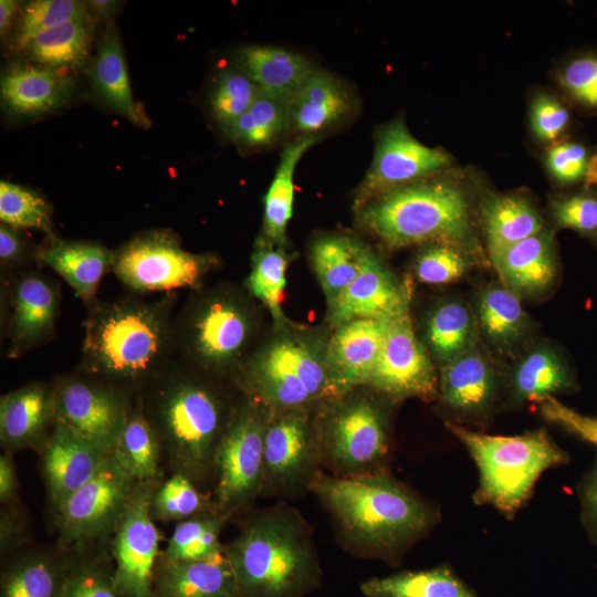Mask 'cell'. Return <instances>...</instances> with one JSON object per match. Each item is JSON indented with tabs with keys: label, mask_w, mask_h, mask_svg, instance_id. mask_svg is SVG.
<instances>
[{
	"label": "cell",
	"mask_w": 597,
	"mask_h": 597,
	"mask_svg": "<svg viewBox=\"0 0 597 597\" xmlns=\"http://www.w3.org/2000/svg\"><path fill=\"white\" fill-rule=\"evenodd\" d=\"M224 379L175 359L137 394L167 475L180 473L211 494L218 449L244 397Z\"/></svg>",
	"instance_id": "6da1fadb"
},
{
	"label": "cell",
	"mask_w": 597,
	"mask_h": 597,
	"mask_svg": "<svg viewBox=\"0 0 597 597\" xmlns=\"http://www.w3.org/2000/svg\"><path fill=\"white\" fill-rule=\"evenodd\" d=\"M331 517L341 547L396 564L437 522L432 506L387 471L354 478L324 472L311 486Z\"/></svg>",
	"instance_id": "7a4b0ae2"
},
{
	"label": "cell",
	"mask_w": 597,
	"mask_h": 597,
	"mask_svg": "<svg viewBox=\"0 0 597 597\" xmlns=\"http://www.w3.org/2000/svg\"><path fill=\"white\" fill-rule=\"evenodd\" d=\"M176 296L172 292L156 301L128 295L96 300L87 307L75 371L140 392L176 359Z\"/></svg>",
	"instance_id": "3957f363"
},
{
	"label": "cell",
	"mask_w": 597,
	"mask_h": 597,
	"mask_svg": "<svg viewBox=\"0 0 597 597\" xmlns=\"http://www.w3.org/2000/svg\"><path fill=\"white\" fill-rule=\"evenodd\" d=\"M224 555L242 597H306L323 583L313 528L285 501L251 510Z\"/></svg>",
	"instance_id": "277c9868"
},
{
	"label": "cell",
	"mask_w": 597,
	"mask_h": 597,
	"mask_svg": "<svg viewBox=\"0 0 597 597\" xmlns=\"http://www.w3.org/2000/svg\"><path fill=\"white\" fill-rule=\"evenodd\" d=\"M357 219L391 249L428 241L459 248L471 238L467 197L449 181L413 182L390 190L358 209Z\"/></svg>",
	"instance_id": "5b68a950"
},
{
	"label": "cell",
	"mask_w": 597,
	"mask_h": 597,
	"mask_svg": "<svg viewBox=\"0 0 597 597\" xmlns=\"http://www.w3.org/2000/svg\"><path fill=\"white\" fill-rule=\"evenodd\" d=\"M447 427L479 469L476 501L491 504L509 517L530 498L545 470L567 461L566 453L544 430L506 437L475 432L453 422H447Z\"/></svg>",
	"instance_id": "8992f818"
},
{
	"label": "cell",
	"mask_w": 597,
	"mask_h": 597,
	"mask_svg": "<svg viewBox=\"0 0 597 597\" xmlns=\"http://www.w3.org/2000/svg\"><path fill=\"white\" fill-rule=\"evenodd\" d=\"M359 388L325 400L313 411L322 469L339 478L386 471L390 450L387 411Z\"/></svg>",
	"instance_id": "52a82bcc"
},
{
	"label": "cell",
	"mask_w": 597,
	"mask_h": 597,
	"mask_svg": "<svg viewBox=\"0 0 597 597\" xmlns=\"http://www.w3.org/2000/svg\"><path fill=\"white\" fill-rule=\"evenodd\" d=\"M254 331L245 300L229 287L189 300L175 318L176 359L208 374L234 378Z\"/></svg>",
	"instance_id": "ba28073f"
},
{
	"label": "cell",
	"mask_w": 597,
	"mask_h": 597,
	"mask_svg": "<svg viewBox=\"0 0 597 597\" xmlns=\"http://www.w3.org/2000/svg\"><path fill=\"white\" fill-rule=\"evenodd\" d=\"M235 379L245 395L270 410L315 408L337 397L325 354L289 336L269 343L243 363Z\"/></svg>",
	"instance_id": "9c48e42d"
},
{
	"label": "cell",
	"mask_w": 597,
	"mask_h": 597,
	"mask_svg": "<svg viewBox=\"0 0 597 597\" xmlns=\"http://www.w3.org/2000/svg\"><path fill=\"white\" fill-rule=\"evenodd\" d=\"M268 416V407L244 394L218 449L212 498L230 520L250 512L260 498Z\"/></svg>",
	"instance_id": "30bf717a"
},
{
	"label": "cell",
	"mask_w": 597,
	"mask_h": 597,
	"mask_svg": "<svg viewBox=\"0 0 597 597\" xmlns=\"http://www.w3.org/2000/svg\"><path fill=\"white\" fill-rule=\"evenodd\" d=\"M137 481L112 455L94 478L52 515L64 553L108 548Z\"/></svg>",
	"instance_id": "8fae6325"
},
{
	"label": "cell",
	"mask_w": 597,
	"mask_h": 597,
	"mask_svg": "<svg viewBox=\"0 0 597 597\" xmlns=\"http://www.w3.org/2000/svg\"><path fill=\"white\" fill-rule=\"evenodd\" d=\"M217 256L185 250L171 231L158 229L135 235L115 251L112 271L132 292L172 293L199 290L218 264Z\"/></svg>",
	"instance_id": "7c38bea8"
},
{
	"label": "cell",
	"mask_w": 597,
	"mask_h": 597,
	"mask_svg": "<svg viewBox=\"0 0 597 597\" xmlns=\"http://www.w3.org/2000/svg\"><path fill=\"white\" fill-rule=\"evenodd\" d=\"M313 411L314 408L269 409L260 498L285 501L311 492L313 481L323 470Z\"/></svg>",
	"instance_id": "4fadbf2b"
},
{
	"label": "cell",
	"mask_w": 597,
	"mask_h": 597,
	"mask_svg": "<svg viewBox=\"0 0 597 597\" xmlns=\"http://www.w3.org/2000/svg\"><path fill=\"white\" fill-rule=\"evenodd\" d=\"M53 381L55 420L113 455L136 395L77 371Z\"/></svg>",
	"instance_id": "5bb4252c"
},
{
	"label": "cell",
	"mask_w": 597,
	"mask_h": 597,
	"mask_svg": "<svg viewBox=\"0 0 597 597\" xmlns=\"http://www.w3.org/2000/svg\"><path fill=\"white\" fill-rule=\"evenodd\" d=\"M163 480L137 482L108 544L116 588L125 597H156L155 576L163 534L150 502Z\"/></svg>",
	"instance_id": "9a60e30c"
},
{
	"label": "cell",
	"mask_w": 597,
	"mask_h": 597,
	"mask_svg": "<svg viewBox=\"0 0 597 597\" xmlns=\"http://www.w3.org/2000/svg\"><path fill=\"white\" fill-rule=\"evenodd\" d=\"M2 286V333L6 357L18 358L55 337L60 285L35 271L8 274Z\"/></svg>",
	"instance_id": "2e32d148"
},
{
	"label": "cell",
	"mask_w": 597,
	"mask_h": 597,
	"mask_svg": "<svg viewBox=\"0 0 597 597\" xmlns=\"http://www.w3.org/2000/svg\"><path fill=\"white\" fill-rule=\"evenodd\" d=\"M450 163L446 151L421 144L402 119H395L377 133L374 158L356 190L354 208L357 211L373 199L417 182Z\"/></svg>",
	"instance_id": "e0dca14e"
},
{
	"label": "cell",
	"mask_w": 597,
	"mask_h": 597,
	"mask_svg": "<svg viewBox=\"0 0 597 597\" xmlns=\"http://www.w3.org/2000/svg\"><path fill=\"white\" fill-rule=\"evenodd\" d=\"M367 387L390 401L437 394L433 365L418 341L409 313L392 320Z\"/></svg>",
	"instance_id": "ac0fdd59"
},
{
	"label": "cell",
	"mask_w": 597,
	"mask_h": 597,
	"mask_svg": "<svg viewBox=\"0 0 597 597\" xmlns=\"http://www.w3.org/2000/svg\"><path fill=\"white\" fill-rule=\"evenodd\" d=\"M39 454L51 515L112 457L56 420Z\"/></svg>",
	"instance_id": "d6986e66"
},
{
	"label": "cell",
	"mask_w": 597,
	"mask_h": 597,
	"mask_svg": "<svg viewBox=\"0 0 597 597\" xmlns=\"http://www.w3.org/2000/svg\"><path fill=\"white\" fill-rule=\"evenodd\" d=\"M411 289L369 250L357 277L328 307L333 327L362 318L392 321L407 313Z\"/></svg>",
	"instance_id": "ffe728a7"
},
{
	"label": "cell",
	"mask_w": 597,
	"mask_h": 597,
	"mask_svg": "<svg viewBox=\"0 0 597 597\" xmlns=\"http://www.w3.org/2000/svg\"><path fill=\"white\" fill-rule=\"evenodd\" d=\"M390 322L362 318L336 327L325 350V363L337 396L368 385Z\"/></svg>",
	"instance_id": "44dd1931"
},
{
	"label": "cell",
	"mask_w": 597,
	"mask_h": 597,
	"mask_svg": "<svg viewBox=\"0 0 597 597\" xmlns=\"http://www.w3.org/2000/svg\"><path fill=\"white\" fill-rule=\"evenodd\" d=\"M55 423L54 381H30L0 398V444L3 451L40 452Z\"/></svg>",
	"instance_id": "7402d4cb"
},
{
	"label": "cell",
	"mask_w": 597,
	"mask_h": 597,
	"mask_svg": "<svg viewBox=\"0 0 597 597\" xmlns=\"http://www.w3.org/2000/svg\"><path fill=\"white\" fill-rule=\"evenodd\" d=\"M69 555L55 544H31L4 558L0 597H62Z\"/></svg>",
	"instance_id": "603a6c76"
},
{
	"label": "cell",
	"mask_w": 597,
	"mask_h": 597,
	"mask_svg": "<svg viewBox=\"0 0 597 597\" xmlns=\"http://www.w3.org/2000/svg\"><path fill=\"white\" fill-rule=\"evenodd\" d=\"M156 597H242L223 554L207 559L165 561L159 557Z\"/></svg>",
	"instance_id": "cb8c5ba5"
},
{
	"label": "cell",
	"mask_w": 597,
	"mask_h": 597,
	"mask_svg": "<svg viewBox=\"0 0 597 597\" xmlns=\"http://www.w3.org/2000/svg\"><path fill=\"white\" fill-rule=\"evenodd\" d=\"M38 260L60 274L77 297L91 306L104 274L112 271L115 251L87 241L63 240L49 235L48 243L38 252Z\"/></svg>",
	"instance_id": "d4e9b609"
},
{
	"label": "cell",
	"mask_w": 597,
	"mask_h": 597,
	"mask_svg": "<svg viewBox=\"0 0 597 597\" xmlns=\"http://www.w3.org/2000/svg\"><path fill=\"white\" fill-rule=\"evenodd\" d=\"M504 286L517 296H536L555 282L556 254L552 235L541 231L491 256Z\"/></svg>",
	"instance_id": "484cf974"
},
{
	"label": "cell",
	"mask_w": 597,
	"mask_h": 597,
	"mask_svg": "<svg viewBox=\"0 0 597 597\" xmlns=\"http://www.w3.org/2000/svg\"><path fill=\"white\" fill-rule=\"evenodd\" d=\"M71 85L59 69L41 64L17 65L1 77V104L19 116L48 113L65 104Z\"/></svg>",
	"instance_id": "4316f807"
},
{
	"label": "cell",
	"mask_w": 597,
	"mask_h": 597,
	"mask_svg": "<svg viewBox=\"0 0 597 597\" xmlns=\"http://www.w3.org/2000/svg\"><path fill=\"white\" fill-rule=\"evenodd\" d=\"M352 108L347 88L333 74L316 69L290 101V127L315 136L341 122Z\"/></svg>",
	"instance_id": "83f0119b"
},
{
	"label": "cell",
	"mask_w": 597,
	"mask_h": 597,
	"mask_svg": "<svg viewBox=\"0 0 597 597\" xmlns=\"http://www.w3.org/2000/svg\"><path fill=\"white\" fill-rule=\"evenodd\" d=\"M237 62L263 93L289 102L316 70L305 56L269 45L242 48Z\"/></svg>",
	"instance_id": "f1b7e54d"
},
{
	"label": "cell",
	"mask_w": 597,
	"mask_h": 597,
	"mask_svg": "<svg viewBox=\"0 0 597 597\" xmlns=\"http://www.w3.org/2000/svg\"><path fill=\"white\" fill-rule=\"evenodd\" d=\"M95 94L111 109L139 126L148 119L134 101L117 28L108 24L90 67Z\"/></svg>",
	"instance_id": "f546056e"
},
{
	"label": "cell",
	"mask_w": 597,
	"mask_h": 597,
	"mask_svg": "<svg viewBox=\"0 0 597 597\" xmlns=\"http://www.w3.org/2000/svg\"><path fill=\"white\" fill-rule=\"evenodd\" d=\"M496 389L493 369L485 357L469 349L444 364L442 402L459 412L479 413L492 402Z\"/></svg>",
	"instance_id": "4dcf8cb0"
},
{
	"label": "cell",
	"mask_w": 597,
	"mask_h": 597,
	"mask_svg": "<svg viewBox=\"0 0 597 597\" xmlns=\"http://www.w3.org/2000/svg\"><path fill=\"white\" fill-rule=\"evenodd\" d=\"M370 249L362 241L342 234L317 238L311 245V262L328 307L359 274Z\"/></svg>",
	"instance_id": "1f68e13d"
},
{
	"label": "cell",
	"mask_w": 597,
	"mask_h": 597,
	"mask_svg": "<svg viewBox=\"0 0 597 597\" xmlns=\"http://www.w3.org/2000/svg\"><path fill=\"white\" fill-rule=\"evenodd\" d=\"M482 220L490 256L542 231L543 221L533 203L516 195L484 200Z\"/></svg>",
	"instance_id": "d6a6232c"
},
{
	"label": "cell",
	"mask_w": 597,
	"mask_h": 597,
	"mask_svg": "<svg viewBox=\"0 0 597 597\" xmlns=\"http://www.w3.org/2000/svg\"><path fill=\"white\" fill-rule=\"evenodd\" d=\"M365 597H478L449 566L373 577L359 586Z\"/></svg>",
	"instance_id": "836d02e7"
},
{
	"label": "cell",
	"mask_w": 597,
	"mask_h": 597,
	"mask_svg": "<svg viewBox=\"0 0 597 597\" xmlns=\"http://www.w3.org/2000/svg\"><path fill=\"white\" fill-rule=\"evenodd\" d=\"M315 137L300 136L287 144L281 154L277 169L264 197L263 244L280 247L285 242L286 227L293 210L294 171L306 150L316 143Z\"/></svg>",
	"instance_id": "e575fe53"
},
{
	"label": "cell",
	"mask_w": 597,
	"mask_h": 597,
	"mask_svg": "<svg viewBox=\"0 0 597 597\" xmlns=\"http://www.w3.org/2000/svg\"><path fill=\"white\" fill-rule=\"evenodd\" d=\"M113 457L137 482L167 476L158 437L144 415L137 395Z\"/></svg>",
	"instance_id": "d590c367"
},
{
	"label": "cell",
	"mask_w": 597,
	"mask_h": 597,
	"mask_svg": "<svg viewBox=\"0 0 597 597\" xmlns=\"http://www.w3.org/2000/svg\"><path fill=\"white\" fill-rule=\"evenodd\" d=\"M230 519L219 511H208L176 523L160 557L165 561H197L221 555L220 534Z\"/></svg>",
	"instance_id": "8d00e7d4"
},
{
	"label": "cell",
	"mask_w": 597,
	"mask_h": 597,
	"mask_svg": "<svg viewBox=\"0 0 597 597\" xmlns=\"http://www.w3.org/2000/svg\"><path fill=\"white\" fill-rule=\"evenodd\" d=\"M91 40L92 25L85 18L38 34L23 50L41 65L77 67L87 59Z\"/></svg>",
	"instance_id": "74e56055"
},
{
	"label": "cell",
	"mask_w": 597,
	"mask_h": 597,
	"mask_svg": "<svg viewBox=\"0 0 597 597\" xmlns=\"http://www.w3.org/2000/svg\"><path fill=\"white\" fill-rule=\"evenodd\" d=\"M290 127V102L261 91L252 106L226 130L233 142L248 147L272 144Z\"/></svg>",
	"instance_id": "f35d334b"
},
{
	"label": "cell",
	"mask_w": 597,
	"mask_h": 597,
	"mask_svg": "<svg viewBox=\"0 0 597 597\" xmlns=\"http://www.w3.org/2000/svg\"><path fill=\"white\" fill-rule=\"evenodd\" d=\"M572 385L569 370L563 359L549 348L531 352L513 375L514 391L520 399L542 401Z\"/></svg>",
	"instance_id": "ab89813d"
},
{
	"label": "cell",
	"mask_w": 597,
	"mask_h": 597,
	"mask_svg": "<svg viewBox=\"0 0 597 597\" xmlns=\"http://www.w3.org/2000/svg\"><path fill=\"white\" fill-rule=\"evenodd\" d=\"M218 511L212 494L203 492L190 479L180 474L167 475L156 488L150 514L155 522L179 523L200 513Z\"/></svg>",
	"instance_id": "60d3db41"
},
{
	"label": "cell",
	"mask_w": 597,
	"mask_h": 597,
	"mask_svg": "<svg viewBox=\"0 0 597 597\" xmlns=\"http://www.w3.org/2000/svg\"><path fill=\"white\" fill-rule=\"evenodd\" d=\"M287 265L283 248L262 243L252 254V269L247 280L249 292L269 310L277 327H283L286 322L282 302Z\"/></svg>",
	"instance_id": "b9f144b4"
},
{
	"label": "cell",
	"mask_w": 597,
	"mask_h": 597,
	"mask_svg": "<svg viewBox=\"0 0 597 597\" xmlns=\"http://www.w3.org/2000/svg\"><path fill=\"white\" fill-rule=\"evenodd\" d=\"M427 341L444 364L471 349L474 325L469 310L460 302L439 305L427 323Z\"/></svg>",
	"instance_id": "7bdbcfd3"
},
{
	"label": "cell",
	"mask_w": 597,
	"mask_h": 597,
	"mask_svg": "<svg viewBox=\"0 0 597 597\" xmlns=\"http://www.w3.org/2000/svg\"><path fill=\"white\" fill-rule=\"evenodd\" d=\"M66 554L69 573L62 597H125L115 586L108 548Z\"/></svg>",
	"instance_id": "ee69618b"
},
{
	"label": "cell",
	"mask_w": 597,
	"mask_h": 597,
	"mask_svg": "<svg viewBox=\"0 0 597 597\" xmlns=\"http://www.w3.org/2000/svg\"><path fill=\"white\" fill-rule=\"evenodd\" d=\"M478 307L481 326L493 343L510 345L521 338L527 327L519 296L505 286L484 290Z\"/></svg>",
	"instance_id": "f6af8a7d"
},
{
	"label": "cell",
	"mask_w": 597,
	"mask_h": 597,
	"mask_svg": "<svg viewBox=\"0 0 597 597\" xmlns=\"http://www.w3.org/2000/svg\"><path fill=\"white\" fill-rule=\"evenodd\" d=\"M0 220L17 229H36L53 234L46 200L31 189L4 180L0 181Z\"/></svg>",
	"instance_id": "bcb514c9"
},
{
	"label": "cell",
	"mask_w": 597,
	"mask_h": 597,
	"mask_svg": "<svg viewBox=\"0 0 597 597\" xmlns=\"http://www.w3.org/2000/svg\"><path fill=\"white\" fill-rule=\"evenodd\" d=\"M88 18L86 6L75 0H35L28 2L21 12L15 36L18 48L25 45L38 34Z\"/></svg>",
	"instance_id": "7dc6e473"
},
{
	"label": "cell",
	"mask_w": 597,
	"mask_h": 597,
	"mask_svg": "<svg viewBox=\"0 0 597 597\" xmlns=\"http://www.w3.org/2000/svg\"><path fill=\"white\" fill-rule=\"evenodd\" d=\"M260 93L259 86L240 70H224L210 100L216 121L227 130L252 106Z\"/></svg>",
	"instance_id": "c3c4849f"
},
{
	"label": "cell",
	"mask_w": 597,
	"mask_h": 597,
	"mask_svg": "<svg viewBox=\"0 0 597 597\" xmlns=\"http://www.w3.org/2000/svg\"><path fill=\"white\" fill-rule=\"evenodd\" d=\"M468 269V260L459 248L436 243L418 255L415 272L418 280L427 284H446L460 279Z\"/></svg>",
	"instance_id": "681fc988"
},
{
	"label": "cell",
	"mask_w": 597,
	"mask_h": 597,
	"mask_svg": "<svg viewBox=\"0 0 597 597\" xmlns=\"http://www.w3.org/2000/svg\"><path fill=\"white\" fill-rule=\"evenodd\" d=\"M558 80L575 101L597 108V56L574 59L561 71Z\"/></svg>",
	"instance_id": "f907efd6"
},
{
	"label": "cell",
	"mask_w": 597,
	"mask_h": 597,
	"mask_svg": "<svg viewBox=\"0 0 597 597\" xmlns=\"http://www.w3.org/2000/svg\"><path fill=\"white\" fill-rule=\"evenodd\" d=\"M553 214L556 222L564 228L580 233L597 231V197L578 193L553 201Z\"/></svg>",
	"instance_id": "816d5d0a"
},
{
	"label": "cell",
	"mask_w": 597,
	"mask_h": 597,
	"mask_svg": "<svg viewBox=\"0 0 597 597\" xmlns=\"http://www.w3.org/2000/svg\"><path fill=\"white\" fill-rule=\"evenodd\" d=\"M589 160L585 146L574 142H562L549 148L546 165L556 180L573 184L585 179Z\"/></svg>",
	"instance_id": "f5cc1de1"
},
{
	"label": "cell",
	"mask_w": 597,
	"mask_h": 597,
	"mask_svg": "<svg viewBox=\"0 0 597 597\" xmlns=\"http://www.w3.org/2000/svg\"><path fill=\"white\" fill-rule=\"evenodd\" d=\"M31 520L21 502L1 505L0 552L1 557L33 544Z\"/></svg>",
	"instance_id": "db71d44e"
},
{
	"label": "cell",
	"mask_w": 597,
	"mask_h": 597,
	"mask_svg": "<svg viewBox=\"0 0 597 597\" xmlns=\"http://www.w3.org/2000/svg\"><path fill=\"white\" fill-rule=\"evenodd\" d=\"M567 108L551 95H537L531 106V125L535 136L545 142L555 140L567 127Z\"/></svg>",
	"instance_id": "11a10c76"
},
{
	"label": "cell",
	"mask_w": 597,
	"mask_h": 597,
	"mask_svg": "<svg viewBox=\"0 0 597 597\" xmlns=\"http://www.w3.org/2000/svg\"><path fill=\"white\" fill-rule=\"evenodd\" d=\"M27 244L17 228L1 223L0 226V263L2 272L8 274L20 270L28 263Z\"/></svg>",
	"instance_id": "9f6ffc18"
},
{
	"label": "cell",
	"mask_w": 597,
	"mask_h": 597,
	"mask_svg": "<svg viewBox=\"0 0 597 597\" xmlns=\"http://www.w3.org/2000/svg\"><path fill=\"white\" fill-rule=\"evenodd\" d=\"M12 452L3 451L0 455V504L21 502L19 479Z\"/></svg>",
	"instance_id": "6f0895ef"
},
{
	"label": "cell",
	"mask_w": 597,
	"mask_h": 597,
	"mask_svg": "<svg viewBox=\"0 0 597 597\" xmlns=\"http://www.w3.org/2000/svg\"><path fill=\"white\" fill-rule=\"evenodd\" d=\"M583 496L586 519L597 536V473L586 483Z\"/></svg>",
	"instance_id": "680465c9"
},
{
	"label": "cell",
	"mask_w": 597,
	"mask_h": 597,
	"mask_svg": "<svg viewBox=\"0 0 597 597\" xmlns=\"http://www.w3.org/2000/svg\"><path fill=\"white\" fill-rule=\"evenodd\" d=\"M18 11V2L13 0L0 1V32L3 35L11 24L14 13Z\"/></svg>",
	"instance_id": "91938a15"
},
{
	"label": "cell",
	"mask_w": 597,
	"mask_h": 597,
	"mask_svg": "<svg viewBox=\"0 0 597 597\" xmlns=\"http://www.w3.org/2000/svg\"><path fill=\"white\" fill-rule=\"evenodd\" d=\"M585 180H586L587 185H596L597 186V153H595L590 157Z\"/></svg>",
	"instance_id": "94428289"
},
{
	"label": "cell",
	"mask_w": 597,
	"mask_h": 597,
	"mask_svg": "<svg viewBox=\"0 0 597 597\" xmlns=\"http://www.w3.org/2000/svg\"><path fill=\"white\" fill-rule=\"evenodd\" d=\"M91 6L96 10L97 13L109 15L116 4L113 1H92Z\"/></svg>",
	"instance_id": "6125c7cd"
}]
</instances>
